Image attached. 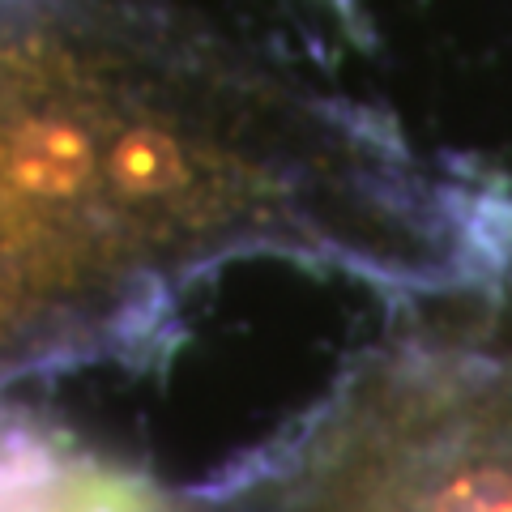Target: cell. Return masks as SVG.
Wrapping results in <instances>:
<instances>
[{
  "instance_id": "obj_2",
  "label": "cell",
  "mask_w": 512,
  "mask_h": 512,
  "mask_svg": "<svg viewBox=\"0 0 512 512\" xmlns=\"http://www.w3.org/2000/svg\"><path fill=\"white\" fill-rule=\"evenodd\" d=\"M205 500L222 512H512V269L440 291Z\"/></svg>"
},
{
  "instance_id": "obj_1",
  "label": "cell",
  "mask_w": 512,
  "mask_h": 512,
  "mask_svg": "<svg viewBox=\"0 0 512 512\" xmlns=\"http://www.w3.org/2000/svg\"><path fill=\"white\" fill-rule=\"evenodd\" d=\"M261 252L436 295L512 269V210L192 30L0 5V372L137 342Z\"/></svg>"
},
{
  "instance_id": "obj_3",
  "label": "cell",
  "mask_w": 512,
  "mask_h": 512,
  "mask_svg": "<svg viewBox=\"0 0 512 512\" xmlns=\"http://www.w3.org/2000/svg\"><path fill=\"white\" fill-rule=\"evenodd\" d=\"M0 512H180L133 470L64 457L26 427L0 431Z\"/></svg>"
}]
</instances>
